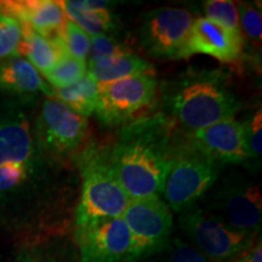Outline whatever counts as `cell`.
I'll list each match as a JSON object with an SVG mask.
<instances>
[{
    "mask_svg": "<svg viewBox=\"0 0 262 262\" xmlns=\"http://www.w3.org/2000/svg\"><path fill=\"white\" fill-rule=\"evenodd\" d=\"M173 153L155 123L124 131L111 152V169L130 199L159 196Z\"/></svg>",
    "mask_w": 262,
    "mask_h": 262,
    "instance_id": "1",
    "label": "cell"
},
{
    "mask_svg": "<svg viewBox=\"0 0 262 262\" xmlns=\"http://www.w3.org/2000/svg\"><path fill=\"white\" fill-rule=\"evenodd\" d=\"M170 112L193 133L220 120L234 118L239 102L220 72L183 74L168 91Z\"/></svg>",
    "mask_w": 262,
    "mask_h": 262,
    "instance_id": "2",
    "label": "cell"
},
{
    "mask_svg": "<svg viewBox=\"0 0 262 262\" xmlns=\"http://www.w3.org/2000/svg\"><path fill=\"white\" fill-rule=\"evenodd\" d=\"M81 176L83 187L75 211V227L122 217L130 198L118 182L108 160L91 153L83 162Z\"/></svg>",
    "mask_w": 262,
    "mask_h": 262,
    "instance_id": "3",
    "label": "cell"
},
{
    "mask_svg": "<svg viewBox=\"0 0 262 262\" xmlns=\"http://www.w3.org/2000/svg\"><path fill=\"white\" fill-rule=\"evenodd\" d=\"M217 179V164L192 145L173 152L164 180L165 203L175 212L185 211L211 187Z\"/></svg>",
    "mask_w": 262,
    "mask_h": 262,
    "instance_id": "4",
    "label": "cell"
},
{
    "mask_svg": "<svg viewBox=\"0 0 262 262\" xmlns=\"http://www.w3.org/2000/svg\"><path fill=\"white\" fill-rule=\"evenodd\" d=\"M180 225L196 250L215 262L241 256L250 249L255 237L232 228L219 216L198 208L185 210Z\"/></svg>",
    "mask_w": 262,
    "mask_h": 262,
    "instance_id": "5",
    "label": "cell"
},
{
    "mask_svg": "<svg viewBox=\"0 0 262 262\" xmlns=\"http://www.w3.org/2000/svg\"><path fill=\"white\" fill-rule=\"evenodd\" d=\"M158 83L153 74H137L97 84L95 113L107 125L129 120L155 101Z\"/></svg>",
    "mask_w": 262,
    "mask_h": 262,
    "instance_id": "6",
    "label": "cell"
},
{
    "mask_svg": "<svg viewBox=\"0 0 262 262\" xmlns=\"http://www.w3.org/2000/svg\"><path fill=\"white\" fill-rule=\"evenodd\" d=\"M193 15L181 8H158L143 16L140 40L149 55L162 58L186 57Z\"/></svg>",
    "mask_w": 262,
    "mask_h": 262,
    "instance_id": "7",
    "label": "cell"
},
{
    "mask_svg": "<svg viewBox=\"0 0 262 262\" xmlns=\"http://www.w3.org/2000/svg\"><path fill=\"white\" fill-rule=\"evenodd\" d=\"M122 219L133 237L137 258L158 253L169 245L172 214L159 196L130 199Z\"/></svg>",
    "mask_w": 262,
    "mask_h": 262,
    "instance_id": "8",
    "label": "cell"
},
{
    "mask_svg": "<svg viewBox=\"0 0 262 262\" xmlns=\"http://www.w3.org/2000/svg\"><path fill=\"white\" fill-rule=\"evenodd\" d=\"M81 262H135L131 233L122 217L107 219L75 227Z\"/></svg>",
    "mask_w": 262,
    "mask_h": 262,
    "instance_id": "9",
    "label": "cell"
},
{
    "mask_svg": "<svg viewBox=\"0 0 262 262\" xmlns=\"http://www.w3.org/2000/svg\"><path fill=\"white\" fill-rule=\"evenodd\" d=\"M88 120L56 98L41 104L37 122L39 145L55 156H67L78 149L86 135Z\"/></svg>",
    "mask_w": 262,
    "mask_h": 262,
    "instance_id": "10",
    "label": "cell"
},
{
    "mask_svg": "<svg viewBox=\"0 0 262 262\" xmlns=\"http://www.w3.org/2000/svg\"><path fill=\"white\" fill-rule=\"evenodd\" d=\"M192 145L216 164H238L250 160L243 124L234 118L220 120L194 131Z\"/></svg>",
    "mask_w": 262,
    "mask_h": 262,
    "instance_id": "11",
    "label": "cell"
},
{
    "mask_svg": "<svg viewBox=\"0 0 262 262\" xmlns=\"http://www.w3.org/2000/svg\"><path fill=\"white\" fill-rule=\"evenodd\" d=\"M243 37L226 31L211 19L199 17L193 21L186 47V57L194 54H204L216 60L232 63L243 54Z\"/></svg>",
    "mask_w": 262,
    "mask_h": 262,
    "instance_id": "12",
    "label": "cell"
},
{
    "mask_svg": "<svg viewBox=\"0 0 262 262\" xmlns=\"http://www.w3.org/2000/svg\"><path fill=\"white\" fill-rule=\"evenodd\" d=\"M219 210L226 224L243 233L255 235L260 229L262 199L258 186H245L225 191Z\"/></svg>",
    "mask_w": 262,
    "mask_h": 262,
    "instance_id": "13",
    "label": "cell"
},
{
    "mask_svg": "<svg viewBox=\"0 0 262 262\" xmlns=\"http://www.w3.org/2000/svg\"><path fill=\"white\" fill-rule=\"evenodd\" d=\"M0 14L25 24L48 39L60 37L67 21L60 3L51 0L0 2Z\"/></svg>",
    "mask_w": 262,
    "mask_h": 262,
    "instance_id": "14",
    "label": "cell"
},
{
    "mask_svg": "<svg viewBox=\"0 0 262 262\" xmlns=\"http://www.w3.org/2000/svg\"><path fill=\"white\" fill-rule=\"evenodd\" d=\"M37 145L27 118L22 114L0 116V165L34 166Z\"/></svg>",
    "mask_w": 262,
    "mask_h": 262,
    "instance_id": "15",
    "label": "cell"
},
{
    "mask_svg": "<svg viewBox=\"0 0 262 262\" xmlns=\"http://www.w3.org/2000/svg\"><path fill=\"white\" fill-rule=\"evenodd\" d=\"M0 89L18 96H33L40 91L52 96L54 91L44 83L40 73L19 55L0 64Z\"/></svg>",
    "mask_w": 262,
    "mask_h": 262,
    "instance_id": "16",
    "label": "cell"
},
{
    "mask_svg": "<svg viewBox=\"0 0 262 262\" xmlns=\"http://www.w3.org/2000/svg\"><path fill=\"white\" fill-rule=\"evenodd\" d=\"M22 39L19 42L17 55H25L26 60L39 73L48 74L60 57L61 47L57 38L48 39L34 31L31 26L21 24Z\"/></svg>",
    "mask_w": 262,
    "mask_h": 262,
    "instance_id": "17",
    "label": "cell"
},
{
    "mask_svg": "<svg viewBox=\"0 0 262 262\" xmlns=\"http://www.w3.org/2000/svg\"><path fill=\"white\" fill-rule=\"evenodd\" d=\"M86 74L97 84H102L123 79L131 75L153 74V67L140 56L125 54L89 63Z\"/></svg>",
    "mask_w": 262,
    "mask_h": 262,
    "instance_id": "18",
    "label": "cell"
},
{
    "mask_svg": "<svg viewBox=\"0 0 262 262\" xmlns=\"http://www.w3.org/2000/svg\"><path fill=\"white\" fill-rule=\"evenodd\" d=\"M52 96L64 103L74 113L81 117H89L95 112L96 107L97 83L86 74L73 85L54 89Z\"/></svg>",
    "mask_w": 262,
    "mask_h": 262,
    "instance_id": "19",
    "label": "cell"
},
{
    "mask_svg": "<svg viewBox=\"0 0 262 262\" xmlns=\"http://www.w3.org/2000/svg\"><path fill=\"white\" fill-rule=\"evenodd\" d=\"M57 39L61 47L60 57H58L54 68L48 74H45V78L54 86V89L70 86V85L75 84L86 75V64H85V62L71 56L66 51L60 37H57Z\"/></svg>",
    "mask_w": 262,
    "mask_h": 262,
    "instance_id": "20",
    "label": "cell"
},
{
    "mask_svg": "<svg viewBox=\"0 0 262 262\" xmlns=\"http://www.w3.org/2000/svg\"><path fill=\"white\" fill-rule=\"evenodd\" d=\"M60 3L66 17L79 26L85 33L93 35L104 34V32L113 28V17L107 9L103 10H77L66 4V2Z\"/></svg>",
    "mask_w": 262,
    "mask_h": 262,
    "instance_id": "21",
    "label": "cell"
},
{
    "mask_svg": "<svg viewBox=\"0 0 262 262\" xmlns=\"http://www.w3.org/2000/svg\"><path fill=\"white\" fill-rule=\"evenodd\" d=\"M204 11L206 18L211 19L226 31L243 37L239 26V12L235 3L229 0H209L204 3Z\"/></svg>",
    "mask_w": 262,
    "mask_h": 262,
    "instance_id": "22",
    "label": "cell"
},
{
    "mask_svg": "<svg viewBox=\"0 0 262 262\" xmlns=\"http://www.w3.org/2000/svg\"><path fill=\"white\" fill-rule=\"evenodd\" d=\"M60 39L66 51L71 56L85 62V58L89 56L90 51V37L88 33L67 18Z\"/></svg>",
    "mask_w": 262,
    "mask_h": 262,
    "instance_id": "23",
    "label": "cell"
},
{
    "mask_svg": "<svg viewBox=\"0 0 262 262\" xmlns=\"http://www.w3.org/2000/svg\"><path fill=\"white\" fill-rule=\"evenodd\" d=\"M21 39V24L15 18L0 14V60L17 55Z\"/></svg>",
    "mask_w": 262,
    "mask_h": 262,
    "instance_id": "24",
    "label": "cell"
},
{
    "mask_svg": "<svg viewBox=\"0 0 262 262\" xmlns=\"http://www.w3.org/2000/svg\"><path fill=\"white\" fill-rule=\"evenodd\" d=\"M125 54H129L125 45L120 44L107 34H97L90 38L89 63Z\"/></svg>",
    "mask_w": 262,
    "mask_h": 262,
    "instance_id": "25",
    "label": "cell"
},
{
    "mask_svg": "<svg viewBox=\"0 0 262 262\" xmlns=\"http://www.w3.org/2000/svg\"><path fill=\"white\" fill-rule=\"evenodd\" d=\"M34 166L24 164H5L0 165V194L21 187L27 181Z\"/></svg>",
    "mask_w": 262,
    "mask_h": 262,
    "instance_id": "26",
    "label": "cell"
},
{
    "mask_svg": "<svg viewBox=\"0 0 262 262\" xmlns=\"http://www.w3.org/2000/svg\"><path fill=\"white\" fill-rule=\"evenodd\" d=\"M237 8L241 31H243L249 39L260 44L262 38L261 12L257 11L254 6L245 4V3H239Z\"/></svg>",
    "mask_w": 262,
    "mask_h": 262,
    "instance_id": "27",
    "label": "cell"
},
{
    "mask_svg": "<svg viewBox=\"0 0 262 262\" xmlns=\"http://www.w3.org/2000/svg\"><path fill=\"white\" fill-rule=\"evenodd\" d=\"M245 142H247L249 158L260 159L262 155V113L256 111L247 123L243 124Z\"/></svg>",
    "mask_w": 262,
    "mask_h": 262,
    "instance_id": "28",
    "label": "cell"
},
{
    "mask_svg": "<svg viewBox=\"0 0 262 262\" xmlns=\"http://www.w3.org/2000/svg\"><path fill=\"white\" fill-rule=\"evenodd\" d=\"M168 262H215L203 255L194 247L176 239Z\"/></svg>",
    "mask_w": 262,
    "mask_h": 262,
    "instance_id": "29",
    "label": "cell"
},
{
    "mask_svg": "<svg viewBox=\"0 0 262 262\" xmlns=\"http://www.w3.org/2000/svg\"><path fill=\"white\" fill-rule=\"evenodd\" d=\"M235 262H262V248L260 242L251 250L249 249V251H245L244 254H242Z\"/></svg>",
    "mask_w": 262,
    "mask_h": 262,
    "instance_id": "30",
    "label": "cell"
},
{
    "mask_svg": "<svg viewBox=\"0 0 262 262\" xmlns=\"http://www.w3.org/2000/svg\"><path fill=\"white\" fill-rule=\"evenodd\" d=\"M19 262H57V261L49 260V258H41V257H26V258H22Z\"/></svg>",
    "mask_w": 262,
    "mask_h": 262,
    "instance_id": "31",
    "label": "cell"
}]
</instances>
